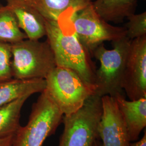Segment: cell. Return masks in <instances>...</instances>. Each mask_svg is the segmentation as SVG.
Masks as SVG:
<instances>
[{
	"label": "cell",
	"mask_w": 146,
	"mask_h": 146,
	"mask_svg": "<svg viewBox=\"0 0 146 146\" xmlns=\"http://www.w3.org/2000/svg\"><path fill=\"white\" fill-rule=\"evenodd\" d=\"M126 29V36L129 40L146 36V11L140 14H133L127 17Z\"/></svg>",
	"instance_id": "obj_17"
},
{
	"label": "cell",
	"mask_w": 146,
	"mask_h": 146,
	"mask_svg": "<svg viewBox=\"0 0 146 146\" xmlns=\"http://www.w3.org/2000/svg\"><path fill=\"white\" fill-rule=\"evenodd\" d=\"M13 78L11 44L0 41V81Z\"/></svg>",
	"instance_id": "obj_18"
},
{
	"label": "cell",
	"mask_w": 146,
	"mask_h": 146,
	"mask_svg": "<svg viewBox=\"0 0 146 146\" xmlns=\"http://www.w3.org/2000/svg\"><path fill=\"white\" fill-rule=\"evenodd\" d=\"M72 17H65L58 21L46 19L47 41L54 54L56 66L73 70L86 83L94 87L96 69L91 54L75 32Z\"/></svg>",
	"instance_id": "obj_1"
},
{
	"label": "cell",
	"mask_w": 146,
	"mask_h": 146,
	"mask_svg": "<svg viewBox=\"0 0 146 146\" xmlns=\"http://www.w3.org/2000/svg\"><path fill=\"white\" fill-rule=\"evenodd\" d=\"M11 44L14 78H44L56 67L54 54L46 41L25 39Z\"/></svg>",
	"instance_id": "obj_6"
},
{
	"label": "cell",
	"mask_w": 146,
	"mask_h": 146,
	"mask_svg": "<svg viewBox=\"0 0 146 146\" xmlns=\"http://www.w3.org/2000/svg\"><path fill=\"white\" fill-rule=\"evenodd\" d=\"M102 113L99 125V139L104 146H130L125 121L115 97H101Z\"/></svg>",
	"instance_id": "obj_9"
},
{
	"label": "cell",
	"mask_w": 146,
	"mask_h": 146,
	"mask_svg": "<svg viewBox=\"0 0 146 146\" xmlns=\"http://www.w3.org/2000/svg\"><path fill=\"white\" fill-rule=\"evenodd\" d=\"M46 19L58 21L73 16L92 3V0H27Z\"/></svg>",
	"instance_id": "obj_12"
},
{
	"label": "cell",
	"mask_w": 146,
	"mask_h": 146,
	"mask_svg": "<svg viewBox=\"0 0 146 146\" xmlns=\"http://www.w3.org/2000/svg\"><path fill=\"white\" fill-rule=\"evenodd\" d=\"M44 79L45 90L63 115L76 111L89 97L95 94L94 87L68 68L56 66Z\"/></svg>",
	"instance_id": "obj_4"
},
{
	"label": "cell",
	"mask_w": 146,
	"mask_h": 146,
	"mask_svg": "<svg viewBox=\"0 0 146 146\" xmlns=\"http://www.w3.org/2000/svg\"><path fill=\"white\" fill-rule=\"evenodd\" d=\"M92 146H104L102 142L100 141L99 140H97L95 141L94 143L92 145Z\"/></svg>",
	"instance_id": "obj_21"
},
{
	"label": "cell",
	"mask_w": 146,
	"mask_h": 146,
	"mask_svg": "<svg viewBox=\"0 0 146 146\" xmlns=\"http://www.w3.org/2000/svg\"><path fill=\"white\" fill-rule=\"evenodd\" d=\"M1 6H0V9H1Z\"/></svg>",
	"instance_id": "obj_22"
},
{
	"label": "cell",
	"mask_w": 146,
	"mask_h": 146,
	"mask_svg": "<svg viewBox=\"0 0 146 146\" xmlns=\"http://www.w3.org/2000/svg\"><path fill=\"white\" fill-rule=\"evenodd\" d=\"M79 40L90 54L104 41H114L126 36L125 27L113 26L97 13L93 2L72 18Z\"/></svg>",
	"instance_id": "obj_7"
},
{
	"label": "cell",
	"mask_w": 146,
	"mask_h": 146,
	"mask_svg": "<svg viewBox=\"0 0 146 146\" xmlns=\"http://www.w3.org/2000/svg\"><path fill=\"white\" fill-rule=\"evenodd\" d=\"M93 5L97 13L107 22H119L135 14L136 0H95Z\"/></svg>",
	"instance_id": "obj_14"
},
{
	"label": "cell",
	"mask_w": 146,
	"mask_h": 146,
	"mask_svg": "<svg viewBox=\"0 0 146 146\" xmlns=\"http://www.w3.org/2000/svg\"><path fill=\"white\" fill-rule=\"evenodd\" d=\"M63 116L44 89L33 104L27 124L21 125L13 136L12 146H43L56 132Z\"/></svg>",
	"instance_id": "obj_3"
},
{
	"label": "cell",
	"mask_w": 146,
	"mask_h": 146,
	"mask_svg": "<svg viewBox=\"0 0 146 146\" xmlns=\"http://www.w3.org/2000/svg\"><path fill=\"white\" fill-rule=\"evenodd\" d=\"M121 115L125 121L131 142L137 141L146 128V98L127 100L125 95L115 96Z\"/></svg>",
	"instance_id": "obj_11"
},
{
	"label": "cell",
	"mask_w": 146,
	"mask_h": 146,
	"mask_svg": "<svg viewBox=\"0 0 146 146\" xmlns=\"http://www.w3.org/2000/svg\"><path fill=\"white\" fill-rule=\"evenodd\" d=\"M25 33L21 31L15 16L7 5L0 9V41L10 44L27 39Z\"/></svg>",
	"instance_id": "obj_16"
},
{
	"label": "cell",
	"mask_w": 146,
	"mask_h": 146,
	"mask_svg": "<svg viewBox=\"0 0 146 146\" xmlns=\"http://www.w3.org/2000/svg\"><path fill=\"white\" fill-rule=\"evenodd\" d=\"M130 146H146V131L145 129L144 135L139 141L131 142Z\"/></svg>",
	"instance_id": "obj_19"
},
{
	"label": "cell",
	"mask_w": 146,
	"mask_h": 146,
	"mask_svg": "<svg viewBox=\"0 0 146 146\" xmlns=\"http://www.w3.org/2000/svg\"><path fill=\"white\" fill-rule=\"evenodd\" d=\"M46 87L45 79L11 78L0 81V107L26 95L41 93Z\"/></svg>",
	"instance_id": "obj_13"
},
{
	"label": "cell",
	"mask_w": 146,
	"mask_h": 146,
	"mask_svg": "<svg viewBox=\"0 0 146 146\" xmlns=\"http://www.w3.org/2000/svg\"><path fill=\"white\" fill-rule=\"evenodd\" d=\"M122 88L130 100L146 98V36L131 41Z\"/></svg>",
	"instance_id": "obj_8"
},
{
	"label": "cell",
	"mask_w": 146,
	"mask_h": 146,
	"mask_svg": "<svg viewBox=\"0 0 146 146\" xmlns=\"http://www.w3.org/2000/svg\"><path fill=\"white\" fill-rule=\"evenodd\" d=\"M7 1L28 39L39 40L46 36V18L27 0Z\"/></svg>",
	"instance_id": "obj_10"
},
{
	"label": "cell",
	"mask_w": 146,
	"mask_h": 146,
	"mask_svg": "<svg viewBox=\"0 0 146 146\" xmlns=\"http://www.w3.org/2000/svg\"><path fill=\"white\" fill-rule=\"evenodd\" d=\"M131 41L125 36L112 42V49L102 43L94 50L92 54L100 64L95 73V94L101 97L124 95L122 83Z\"/></svg>",
	"instance_id": "obj_2"
},
{
	"label": "cell",
	"mask_w": 146,
	"mask_h": 146,
	"mask_svg": "<svg viewBox=\"0 0 146 146\" xmlns=\"http://www.w3.org/2000/svg\"><path fill=\"white\" fill-rule=\"evenodd\" d=\"M31 96L25 95L0 107V139L14 135L19 129L21 110Z\"/></svg>",
	"instance_id": "obj_15"
},
{
	"label": "cell",
	"mask_w": 146,
	"mask_h": 146,
	"mask_svg": "<svg viewBox=\"0 0 146 146\" xmlns=\"http://www.w3.org/2000/svg\"><path fill=\"white\" fill-rule=\"evenodd\" d=\"M102 113L101 97L93 94L73 114L63 116L64 129L58 146H92L99 140V125Z\"/></svg>",
	"instance_id": "obj_5"
},
{
	"label": "cell",
	"mask_w": 146,
	"mask_h": 146,
	"mask_svg": "<svg viewBox=\"0 0 146 146\" xmlns=\"http://www.w3.org/2000/svg\"><path fill=\"white\" fill-rule=\"evenodd\" d=\"M13 136L0 139V146H12Z\"/></svg>",
	"instance_id": "obj_20"
}]
</instances>
